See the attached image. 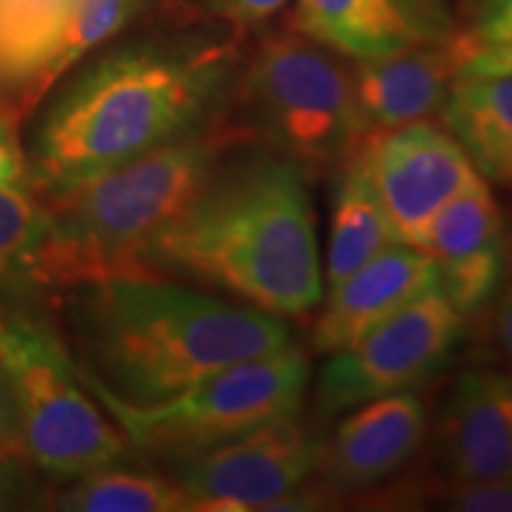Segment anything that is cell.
Masks as SVG:
<instances>
[{
    "instance_id": "d4e9b609",
    "label": "cell",
    "mask_w": 512,
    "mask_h": 512,
    "mask_svg": "<svg viewBox=\"0 0 512 512\" xmlns=\"http://www.w3.org/2000/svg\"><path fill=\"white\" fill-rule=\"evenodd\" d=\"M19 456H22V444H19L17 401L10 377L0 363V458L12 460Z\"/></svg>"
},
{
    "instance_id": "2e32d148",
    "label": "cell",
    "mask_w": 512,
    "mask_h": 512,
    "mask_svg": "<svg viewBox=\"0 0 512 512\" xmlns=\"http://www.w3.org/2000/svg\"><path fill=\"white\" fill-rule=\"evenodd\" d=\"M294 29L356 62L451 31L420 0H297Z\"/></svg>"
},
{
    "instance_id": "ffe728a7",
    "label": "cell",
    "mask_w": 512,
    "mask_h": 512,
    "mask_svg": "<svg viewBox=\"0 0 512 512\" xmlns=\"http://www.w3.org/2000/svg\"><path fill=\"white\" fill-rule=\"evenodd\" d=\"M138 8V0H74L60 41L50 60L22 102V119L34 110L64 72L74 67L88 50L117 34Z\"/></svg>"
},
{
    "instance_id": "ac0fdd59",
    "label": "cell",
    "mask_w": 512,
    "mask_h": 512,
    "mask_svg": "<svg viewBox=\"0 0 512 512\" xmlns=\"http://www.w3.org/2000/svg\"><path fill=\"white\" fill-rule=\"evenodd\" d=\"M399 235L384 214L363 166L356 157L337 174L335 202H332L328 287L342 283L351 273L366 266L384 249L399 245Z\"/></svg>"
},
{
    "instance_id": "52a82bcc",
    "label": "cell",
    "mask_w": 512,
    "mask_h": 512,
    "mask_svg": "<svg viewBox=\"0 0 512 512\" xmlns=\"http://www.w3.org/2000/svg\"><path fill=\"white\" fill-rule=\"evenodd\" d=\"M0 363L12 382L22 456L53 477H83L126 453L121 434L81 387L53 332L24 316H0Z\"/></svg>"
},
{
    "instance_id": "7c38bea8",
    "label": "cell",
    "mask_w": 512,
    "mask_h": 512,
    "mask_svg": "<svg viewBox=\"0 0 512 512\" xmlns=\"http://www.w3.org/2000/svg\"><path fill=\"white\" fill-rule=\"evenodd\" d=\"M477 53L467 31H446L351 69L363 133L389 131L441 112L465 62Z\"/></svg>"
},
{
    "instance_id": "30bf717a",
    "label": "cell",
    "mask_w": 512,
    "mask_h": 512,
    "mask_svg": "<svg viewBox=\"0 0 512 512\" xmlns=\"http://www.w3.org/2000/svg\"><path fill=\"white\" fill-rule=\"evenodd\" d=\"M356 162L399 240L420 249L439 211L484 178L456 136L430 119L373 133Z\"/></svg>"
},
{
    "instance_id": "4fadbf2b",
    "label": "cell",
    "mask_w": 512,
    "mask_h": 512,
    "mask_svg": "<svg viewBox=\"0 0 512 512\" xmlns=\"http://www.w3.org/2000/svg\"><path fill=\"white\" fill-rule=\"evenodd\" d=\"M422 249L434 259L441 292L460 316L489 302L508 264V238L503 211L484 178L439 211Z\"/></svg>"
},
{
    "instance_id": "9a60e30c",
    "label": "cell",
    "mask_w": 512,
    "mask_h": 512,
    "mask_svg": "<svg viewBox=\"0 0 512 512\" xmlns=\"http://www.w3.org/2000/svg\"><path fill=\"white\" fill-rule=\"evenodd\" d=\"M437 283V266L425 249L406 242L384 249L342 283L328 287L325 306L311 330L313 351L325 356L347 351Z\"/></svg>"
},
{
    "instance_id": "f1b7e54d",
    "label": "cell",
    "mask_w": 512,
    "mask_h": 512,
    "mask_svg": "<svg viewBox=\"0 0 512 512\" xmlns=\"http://www.w3.org/2000/svg\"><path fill=\"white\" fill-rule=\"evenodd\" d=\"M508 264L512 268V235L508 238Z\"/></svg>"
},
{
    "instance_id": "7402d4cb",
    "label": "cell",
    "mask_w": 512,
    "mask_h": 512,
    "mask_svg": "<svg viewBox=\"0 0 512 512\" xmlns=\"http://www.w3.org/2000/svg\"><path fill=\"white\" fill-rule=\"evenodd\" d=\"M437 508L453 512H512V477L448 482L444 494L434 498Z\"/></svg>"
},
{
    "instance_id": "6da1fadb",
    "label": "cell",
    "mask_w": 512,
    "mask_h": 512,
    "mask_svg": "<svg viewBox=\"0 0 512 512\" xmlns=\"http://www.w3.org/2000/svg\"><path fill=\"white\" fill-rule=\"evenodd\" d=\"M306 181L266 147L228 155L181 219L150 242L145 264L181 271L273 316H304L323 299Z\"/></svg>"
},
{
    "instance_id": "4316f807",
    "label": "cell",
    "mask_w": 512,
    "mask_h": 512,
    "mask_svg": "<svg viewBox=\"0 0 512 512\" xmlns=\"http://www.w3.org/2000/svg\"><path fill=\"white\" fill-rule=\"evenodd\" d=\"M494 337H496L498 351H501L505 366H508L512 373V278H510V283L505 285L501 299H498V304H496Z\"/></svg>"
},
{
    "instance_id": "8992f818",
    "label": "cell",
    "mask_w": 512,
    "mask_h": 512,
    "mask_svg": "<svg viewBox=\"0 0 512 512\" xmlns=\"http://www.w3.org/2000/svg\"><path fill=\"white\" fill-rule=\"evenodd\" d=\"M86 387L133 444L152 451H204L285 415H297L309 389V358L297 344L235 363L159 403L133 406L83 373Z\"/></svg>"
},
{
    "instance_id": "8fae6325",
    "label": "cell",
    "mask_w": 512,
    "mask_h": 512,
    "mask_svg": "<svg viewBox=\"0 0 512 512\" xmlns=\"http://www.w3.org/2000/svg\"><path fill=\"white\" fill-rule=\"evenodd\" d=\"M323 439L313 477L332 498L366 494L403 470L427 434V408L415 392L380 396L342 413Z\"/></svg>"
},
{
    "instance_id": "83f0119b",
    "label": "cell",
    "mask_w": 512,
    "mask_h": 512,
    "mask_svg": "<svg viewBox=\"0 0 512 512\" xmlns=\"http://www.w3.org/2000/svg\"><path fill=\"white\" fill-rule=\"evenodd\" d=\"M285 3L287 0H228L233 15L242 22H259V19L271 17Z\"/></svg>"
},
{
    "instance_id": "e0dca14e",
    "label": "cell",
    "mask_w": 512,
    "mask_h": 512,
    "mask_svg": "<svg viewBox=\"0 0 512 512\" xmlns=\"http://www.w3.org/2000/svg\"><path fill=\"white\" fill-rule=\"evenodd\" d=\"M441 117L479 174L512 188V74L458 76Z\"/></svg>"
},
{
    "instance_id": "484cf974",
    "label": "cell",
    "mask_w": 512,
    "mask_h": 512,
    "mask_svg": "<svg viewBox=\"0 0 512 512\" xmlns=\"http://www.w3.org/2000/svg\"><path fill=\"white\" fill-rule=\"evenodd\" d=\"M512 74V43L501 48L479 50L465 62L460 76H503Z\"/></svg>"
},
{
    "instance_id": "277c9868",
    "label": "cell",
    "mask_w": 512,
    "mask_h": 512,
    "mask_svg": "<svg viewBox=\"0 0 512 512\" xmlns=\"http://www.w3.org/2000/svg\"><path fill=\"white\" fill-rule=\"evenodd\" d=\"M249 143L238 121L216 114L207 126L43 197L53 228L31 280L86 285L114 275H155L145 264L150 242L181 219L230 152Z\"/></svg>"
},
{
    "instance_id": "cb8c5ba5",
    "label": "cell",
    "mask_w": 512,
    "mask_h": 512,
    "mask_svg": "<svg viewBox=\"0 0 512 512\" xmlns=\"http://www.w3.org/2000/svg\"><path fill=\"white\" fill-rule=\"evenodd\" d=\"M22 178L24 157L17 143V124L5 100H0V185H22Z\"/></svg>"
},
{
    "instance_id": "3957f363",
    "label": "cell",
    "mask_w": 512,
    "mask_h": 512,
    "mask_svg": "<svg viewBox=\"0 0 512 512\" xmlns=\"http://www.w3.org/2000/svg\"><path fill=\"white\" fill-rule=\"evenodd\" d=\"M230 46L126 50L88 69L43 121L31 176L43 197L195 131L219 98Z\"/></svg>"
},
{
    "instance_id": "603a6c76",
    "label": "cell",
    "mask_w": 512,
    "mask_h": 512,
    "mask_svg": "<svg viewBox=\"0 0 512 512\" xmlns=\"http://www.w3.org/2000/svg\"><path fill=\"white\" fill-rule=\"evenodd\" d=\"M479 50L501 48L512 43V0H482L475 24L467 29Z\"/></svg>"
},
{
    "instance_id": "ba28073f",
    "label": "cell",
    "mask_w": 512,
    "mask_h": 512,
    "mask_svg": "<svg viewBox=\"0 0 512 512\" xmlns=\"http://www.w3.org/2000/svg\"><path fill=\"white\" fill-rule=\"evenodd\" d=\"M463 320L439 283L432 285L354 347L330 356L313 392L318 418H339L361 403L430 380L456 354Z\"/></svg>"
},
{
    "instance_id": "9c48e42d",
    "label": "cell",
    "mask_w": 512,
    "mask_h": 512,
    "mask_svg": "<svg viewBox=\"0 0 512 512\" xmlns=\"http://www.w3.org/2000/svg\"><path fill=\"white\" fill-rule=\"evenodd\" d=\"M320 448L323 439L299 420V413L285 415L188 453L176 482L188 494L190 510H275L313 477Z\"/></svg>"
},
{
    "instance_id": "7a4b0ae2",
    "label": "cell",
    "mask_w": 512,
    "mask_h": 512,
    "mask_svg": "<svg viewBox=\"0 0 512 512\" xmlns=\"http://www.w3.org/2000/svg\"><path fill=\"white\" fill-rule=\"evenodd\" d=\"M79 318L93 363L86 375L133 406L166 401L223 368L294 344L285 318L159 275L86 283Z\"/></svg>"
},
{
    "instance_id": "44dd1931",
    "label": "cell",
    "mask_w": 512,
    "mask_h": 512,
    "mask_svg": "<svg viewBox=\"0 0 512 512\" xmlns=\"http://www.w3.org/2000/svg\"><path fill=\"white\" fill-rule=\"evenodd\" d=\"M50 228L46 202L22 185H0V283L31 278Z\"/></svg>"
},
{
    "instance_id": "d6986e66",
    "label": "cell",
    "mask_w": 512,
    "mask_h": 512,
    "mask_svg": "<svg viewBox=\"0 0 512 512\" xmlns=\"http://www.w3.org/2000/svg\"><path fill=\"white\" fill-rule=\"evenodd\" d=\"M79 479V484L60 496V508L79 512L190 510V498L176 479L145 475V472L112 470V467Z\"/></svg>"
},
{
    "instance_id": "5bb4252c",
    "label": "cell",
    "mask_w": 512,
    "mask_h": 512,
    "mask_svg": "<svg viewBox=\"0 0 512 512\" xmlns=\"http://www.w3.org/2000/svg\"><path fill=\"white\" fill-rule=\"evenodd\" d=\"M448 482L512 477V373L465 370L448 394L437 430Z\"/></svg>"
},
{
    "instance_id": "5b68a950",
    "label": "cell",
    "mask_w": 512,
    "mask_h": 512,
    "mask_svg": "<svg viewBox=\"0 0 512 512\" xmlns=\"http://www.w3.org/2000/svg\"><path fill=\"white\" fill-rule=\"evenodd\" d=\"M238 102V124L252 143L299 166L306 178L339 174L366 140L351 69L297 29L256 48Z\"/></svg>"
},
{
    "instance_id": "f546056e",
    "label": "cell",
    "mask_w": 512,
    "mask_h": 512,
    "mask_svg": "<svg viewBox=\"0 0 512 512\" xmlns=\"http://www.w3.org/2000/svg\"><path fill=\"white\" fill-rule=\"evenodd\" d=\"M0 460H3V458H0ZM0 489H3V477H0Z\"/></svg>"
}]
</instances>
